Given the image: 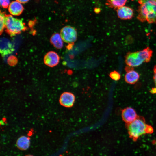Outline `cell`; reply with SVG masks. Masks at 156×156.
<instances>
[{"mask_svg": "<svg viewBox=\"0 0 156 156\" xmlns=\"http://www.w3.org/2000/svg\"><path fill=\"white\" fill-rule=\"evenodd\" d=\"M137 19L150 24L156 23V0H138Z\"/></svg>", "mask_w": 156, "mask_h": 156, "instance_id": "1", "label": "cell"}, {"mask_svg": "<svg viewBox=\"0 0 156 156\" xmlns=\"http://www.w3.org/2000/svg\"><path fill=\"white\" fill-rule=\"evenodd\" d=\"M8 8L10 14L13 16L20 15L24 10V7L22 4L16 0L10 3Z\"/></svg>", "mask_w": 156, "mask_h": 156, "instance_id": "11", "label": "cell"}, {"mask_svg": "<svg viewBox=\"0 0 156 156\" xmlns=\"http://www.w3.org/2000/svg\"><path fill=\"white\" fill-rule=\"evenodd\" d=\"M22 4H24L27 3L29 0H16Z\"/></svg>", "mask_w": 156, "mask_h": 156, "instance_id": "21", "label": "cell"}, {"mask_svg": "<svg viewBox=\"0 0 156 156\" xmlns=\"http://www.w3.org/2000/svg\"><path fill=\"white\" fill-rule=\"evenodd\" d=\"M30 144V138L24 135L20 137L17 140L16 143L17 148L22 151L27 150L29 148Z\"/></svg>", "mask_w": 156, "mask_h": 156, "instance_id": "12", "label": "cell"}, {"mask_svg": "<svg viewBox=\"0 0 156 156\" xmlns=\"http://www.w3.org/2000/svg\"><path fill=\"white\" fill-rule=\"evenodd\" d=\"M14 50V46L9 40L4 37L1 38L0 52L2 57L12 53Z\"/></svg>", "mask_w": 156, "mask_h": 156, "instance_id": "6", "label": "cell"}, {"mask_svg": "<svg viewBox=\"0 0 156 156\" xmlns=\"http://www.w3.org/2000/svg\"><path fill=\"white\" fill-rule=\"evenodd\" d=\"M6 15L3 12H0V31L1 33L5 28Z\"/></svg>", "mask_w": 156, "mask_h": 156, "instance_id": "16", "label": "cell"}, {"mask_svg": "<svg viewBox=\"0 0 156 156\" xmlns=\"http://www.w3.org/2000/svg\"><path fill=\"white\" fill-rule=\"evenodd\" d=\"M121 116L123 121L126 124H128L134 121L138 115L133 109L131 107H127L122 110Z\"/></svg>", "mask_w": 156, "mask_h": 156, "instance_id": "8", "label": "cell"}, {"mask_svg": "<svg viewBox=\"0 0 156 156\" xmlns=\"http://www.w3.org/2000/svg\"></svg>", "mask_w": 156, "mask_h": 156, "instance_id": "23", "label": "cell"}, {"mask_svg": "<svg viewBox=\"0 0 156 156\" xmlns=\"http://www.w3.org/2000/svg\"><path fill=\"white\" fill-rule=\"evenodd\" d=\"M5 28L9 34L13 36L25 31L26 28L22 20L10 14L6 15Z\"/></svg>", "mask_w": 156, "mask_h": 156, "instance_id": "4", "label": "cell"}, {"mask_svg": "<svg viewBox=\"0 0 156 156\" xmlns=\"http://www.w3.org/2000/svg\"><path fill=\"white\" fill-rule=\"evenodd\" d=\"M139 77L140 75L138 73L133 70L127 72L125 76V80L127 83L133 84L138 81Z\"/></svg>", "mask_w": 156, "mask_h": 156, "instance_id": "13", "label": "cell"}, {"mask_svg": "<svg viewBox=\"0 0 156 156\" xmlns=\"http://www.w3.org/2000/svg\"><path fill=\"white\" fill-rule=\"evenodd\" d=\"M153 132V127L151 125H148L146 129L147 133L151 134Z\"/></svg>", "mask_w": 156, "mask_h": 156, "instance_id": "19", "label": "cell"}, {"mask_svg": "<svg viewBox=\"0 0 156 156\" xmlns=\"http://www.w3.org/2000/svg\"><path fill=\"white\" fill-rule=\"evenodd\" d=\"M109 75L112 79L116 81L119 80L121 77L120 73L116 71H114L111 72Z\"/></svg>", "mask_w": 156, "mask_h": 156, "instance_id": "17", "label": "cell"}, {"mask_svg": "<svg viewBox=\"0 0 156 156\" xmlns=\"http://www.w3.org/2000/svg\"><path fill=\"white\" fill-rule=\"evenodd\" d=\"M63 40L60 34L58 33H55L51 36L50 42L51 43L55 48L57 49H61L63 45Z\"/></svg>", "mask_w": 156, "mask_h": 156, "instance_id": "14", "label": "cell"}, {"mask_svg": "<svg viewBox=\"0 0 156 156\" xmlns=\"http://www.w3.org/2000/svg\"><path fill=\"white\" fill-rule=\"evenodd\" d=\"M60 57L58 54L54 51H50L44 57V61L45 64L50 67H53L59 63Z\"/></svg>", "mask_w": 156, "mask_h": 156, "instance_id": "7", "label": "cell"}, {"mask_svg": "<svg viewBox=\"0 0 156 156\" xmlns=\"http://www.w3.org/2000/svg\"><path fill=\"white\" fill-rule=\"evenodd\" d=\"M153 53V51L148 47L141 51L129 52L125 57V63L127 65L132 67L139 66L143 63L149 62Z\"/></svg>", "mask_w": 156, "mask_h": 156, "instance_id": "2", "label": "cell"}, {"mask_svg": "<svg viewBox=\"0 0 156 156\" xmlns=\"http://www.w3.org/2000/svg\"><path fill=\"white\" fill-rule=\"evenodd\" d=\"M126 125L129 137L134 141H136L140 137L147 133L148 125L142 116H138L133 122Z\"/></svg>", "mask_w": 156, "mask_h": 156, "instance_id": "3", "label": "cell"}, {"mask_svg": "<svg viewBox=\"0 0 156 156\" xmlns=\"http://www.w3.org/2000/svg\"><path fill=\"white\" fill-rule=\"evenodd\" d=\"M153 80L156 88V65H155L153 68Z\"/></svg>", "mask_w": 156, "mask_h": 156, "instance_id": "20", "label": "cell"}, {"mask_svg": "<svg viewBox=\"0 0 156 156\" xmlns=\"http://www.w3.org/2000/svg\"><path fill=\"white\" fill-rule=\"evenodd\" d=\"M10 3V0H0L1 6L4 8H8Z\"/></svg>", "mask_w": 156, "mask_h": 156, "instance_id": "18", "label": "cell"}, {"mask_svg": "<svg viewBox=\"0 0 156 156\" xmlns=\"http://www.w3.org/2000/svg\"><path fill=\"white\" fill-rule=\"evenodd\" d=\"M116 12L118 18L122 20L131 19L134 14L133 10L131 8L125 6L117 8Z\"/></svg>", "mask_w": 156, "mask_h": 156, "instance_id": "10", "label": "cell"}, {"mask_svg": "<svg viewBox=\"0 0 156 156\" xmlns=\"http://www.w3.org/2000/svg\"><path fill=\"white\" fill-rule=\"evenodd\" d=\"M25 156H34L32 155L31 154H28L25 155Z\"/></svg>", "mask_w": 156, "mask_h": 156, "instance_id": "22", "label": "cell"}, {"mask_svg": "<svg viewBox=\"0 0 156 156\" xmlns=\"http://www.w3.org/2000/svg\"><path fill=\"white\" fill-rule=\"evenodd\" d=\"M75 100V96L73 93L65 92L61 95L59 99V102L62 106L69 108L73 105Z\"/></svg>", "mask_w": 156, "mask_h": 156, "instance_id": "9", "label": "cell"}, {"mask_svg": "<svg viewBox=\"0 0 156 156\" xmlns=\"http://www.w3.org/2000/svg\"><path fill=\"white\" fill-rule=\"evenodd\" d=\"M60 34L63 40L66 43H73L77 38V33L76 29L70 26H66L61 30Z\"/></svg>", "mask_w": 156, "mask_h": 156, "instance_id": "5", "label": "cell"}, {"mask_svg": "<svg viewBox=\"0 0 156 156\" xmlns=\"http://www.w3.org/2000/svg\"><path fill=\"white\" fill-rule=\"evenodd\" d=\"M127 0H107L106 5L108 7L114 9H117L124 6Z\"/></svg>", "mask_w": 156, "mask_h": 156, "instance_id": "15", "label": "cell"}]
</instances>
